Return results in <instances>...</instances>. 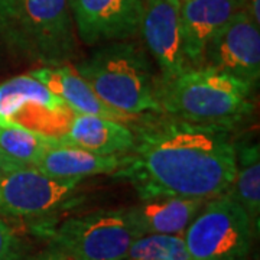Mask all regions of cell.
Listing matches in <instances>:
<instances>
[{"instance_id":"obj_1","label":"cell","mask_w":260,"mask_h":260,"mask_svg":"<svg viewBox=\"0 0 260 260\" xmlns=\"http://www.w3.org/2000/svg\"><path fill=\"white\" fill-rule=\"evenodd\" d=\"M135 143L112 175L140 200H211L230 191L236 175L233 129L146 114L133 126Z\"/></svg>"},{"instance_id":"obj_2","label":"cell","mask_w":260,"mask_h":260,"mask_svg":"<svg viewBox=\"0 0 260 260\" xmlns=\"http://www.w3.org/2000/svg\"><path fill=\"white\" fill-rule=\"evenodd\" d=\"M254 87L213 67H189L156 81L160 114L236 129L254 112Z\"/></svg>"},{"instance_id":"obj_3","label":"cell","mask_w":260,"mask_h":260,"mask_svg":"<svg viewBox=\"0 0 260 260\" xmlns=\"http://www.w3.org/2000/svg\"><path fill=\"white\" fill-rule=\"evenodd\" d=\"M73 68L114 110L136 117L160 114L158 75L145 47L138 42L126 39L103 44Z\"/></svg>"},{"instance_id":"obj_4","label":"cell","mask_w":260,"mask_h":260,"mask_svg":"<svg viewBox=\"0 0 260 260\" xmlns=\"http://www.w3.org/2000/svg\"><path fill=\"white\" fill-rule=\"evenodd\" d=\"M37 233L49 247L78 260H126L140 237L129 208H109L68 217L56 224H39Z\"/></svg>"},{"instance_id":"obj_5","label":"cell","mask_w":260,"mask_h":260,"mask_svg":"<svg viewBox=\"0 0 260 260\" xmlns=\"http://www.w3.org/2000/svg\"><path fill=\"white\" fill-rule=\"evenodd\" d=\"M254 229L230 192L207 200L184 233L192 260H249Z\"/></svg>"},{"instance_id":"obj_6","label":"cell","mask_w":260,"mask_h":260,"mask_svg":"<svg viewBox=\"0 0 260 260\" xmlns=\"http://www.w3.org/2000/svg\"><path fill=\"white\" fill-rule=\"evenodd\" d=\"M23 52L45 67L67 65L75 54L70 0H19Z\"/></svg>"},{"instance_id":"obj_7","label":"cell","mask_w":260,"mask_h":260,"mask_svg":"<svg viewBox=\"0 0 260 260\" xmlns=\"http://www.w3.org/2000/svg\"><path fill=\"white\" fill-rule=\"evenodd\" d=\"M73 114L56 94L32 75H18L0 84V126L15 123L52 138H61Z\"/></svg>"},{"instance_id":"obj_8","label":"cell","mask_w":260,"mask_h":260,"mask_svg":"<svg viewBox=\"0 0 260 260\" xmlns=\"http://www.w3.org/2000/svg\"><path fill=\"white\" fill-rule=\"evenodd\" d=\"M81 179H55L35 167L0 178V214L20 218L47 217L74 201Z\"/></svg>"},{"instance_id":"obj_9","label":"cell","mask_w":260,"mask_h":260,"mask_svg":"<svg viewBox=\"0 0 260 260\" xmlns=\"http://www.w3.org/2000/svg\"><path fill=\"white\" fill-rule=\"evenodd\" d=\"M203 65L249 83L260 80V28L246 9L239 10L205 48Z\"/></svg>"},{"instance_id":"obj_10","label":"cell","mask_w":260,"mask_h":260,"mask_svg":"<svg viewBox=\"0 0 260 260\" xmlns=\"http://www.w3.org/2000/svg\"><path fill=\"white\" fill-rule=\"evenodd\" d=\"M143 0H70L75 34L88 45L139 35Z\"/></svg>"},{"instance_id":"obj_11","label":"cell","mask_w":260,"mask_h":260,"mask_svg":"<svg viewBox=\"0 0 260 260\" xmlns=\"http://www.w3.org/2000/svg\"><path fill=\"white\" fill-rule=\"evenodd\" d=\"M179 0H143L139 34L145 49L159 68V80H168L189 68L182 51Z\"/></svg>"},{"instance_id":"obj_12","label":"cell","mask_w":260,"mask_h":260,"mask_svg":"<svg viewBox=\"0 0 260 260\" xmlns=\"http://www.w3.org/2000/svg\"><path fill=\"white\" fill-rule=\"evenodd\" d=\"M244 0H185L179 6L182 51L188 67H201L211 38L239 12Z\"/></svg>"},{"instance_id":"obj_13","label":"cell","mask_w":260,"mask_h":260,"mask_svg":"<svg viewBox=\"0 0 260 260\" xmlns=\"http://www.w3.org/2000/svg\"><path fill=\"white\" fill-rule=\"evenodd\" d=\"M29 75L44 84L49 91L56 94L68 109L77 114H91L107 117L112 120L120 121L127 126H133L140 117L130 116L119 110H114L110 106L102 102L94 93L88 83L75 73L71 65H55V67H41L32 70Z\"/></svg>"},{"instance_id":"obj_14","label":"cell","mask_w":260,"mask_h":260,"mask_svg":"<svg viewBox=\"0 0 260 260\" xmlns=\"http://www.w3.org/2000/svg\"><path fill=\"white\" fill-rule=\"evenodd\" d=\"M62 145L84 149L102 156H121L135 143L133 129L107 117L73 114L70 126L59 138Z\"/></svg>"},{"instance_id":"obj_15","label":"cell","mask_w":260,"mask_h":260,"mask_svg":"<svg viewBox=\"0 0 260 260\" xmlns=\"http://www.w3.org/2000/svg\"><path fill=\"white\" fill-rule=\"evenodd\" d=\"M207 200L186 197H162L143 200L129 208L130 217L140 236L174 234L184 236L188 225L200 213Z\"/></svg>"},{"instance_id":"obj_16","label":"cell","mask_w":260,"mask_h":260,"mask_svg":"<svg viewBox=\"0 0 260 260\" xmlns=\"http://www.w3.org/2000/svg\"><path fill=\"white\" fill-rule=\"evenodd\" d=\"M120 165V156H102L84 149L56 145L35 168L55 179H81L93 175H112Z\"/></svg>"},{"instance_id":"obj_17","label":"cell","mask_w":260,"mask_h":260,"mask_svg":"<svg viewBox=\"0 0 260 260\" xmlns=\"http://www.w3.org/2000/svg\"><path fill=\"white\" fill-rule=\"evenodd\" d=\"M236 175L230 194L250 218L254 234L260 227V148L251 139L234 140Z\"/></svg>"},{"instance_id":"obj_18","label":"cell","mask_w":260,"mask_h":260,"mask_svg":"<svg viewBox=\"0 0 260 260\" xmlns=\"http://www.w3.org/2000/svg\"><path fill=\"white\" fill-rule=\"evenodd\" d=\"M59 143V138H52L15 123L0 126V149L26 167H37L48 150Z\"/></svg>"},{"instance_id":"obj_19","label":"cell","mask_w":260,"mask_h":260,"mask_svg":"<svg viewBox=\"0 0 260 260\" xmlns=\"http://www.w3.org/2000/svg\"><path fill=\"white\" fill-rule=\"evenodd\" d=\"M126 260H192L184 236L145 234L130 246Z\"/></svg>"},{"instance_id":"obj_20","label":"cell","mask_w":260,"mask_h":260,"mask_svg":"<svg viewBox=\"0 0 260 260\" xmlns=\"http://www.w3.org/2000/svg\"><path fill=\"white\" fill-rule=\"evenodd\" d=\"M0 37L10 49L23 52L19 26V0H0Z\"/></svg>"},{"instance_id":"obj_21","label":"cell","mask_w":260,"mask_h":260,"mask_svg":"<svg viewBox=\"0 0 260 260\" xmlns=\"http://www.w3.org/2000/svg\"><path fill=\"white\" fill-rule=\"evenodd\" d=\"M20 259V244L9 224L0 218V260Z\"/></svg>"},{"instance_id":"obj_22","label":"cell","mask_w":260,"mask_h":260,"mask_svg":"<svg viewBox=\"0 0 260 260\" xmlns=\"http://www.w3.org/2000/svg\"><path fill=\"white\" fill-rule=\"evenodd\" d=\"M23 260H78V259H75V257L70 256V254H67V253H62V251L49 247L48 250L42 251V253H39V254H35V256H30V257H28V259H23Z\"/></svg>"},{"instance_id":"obj_23","label":"cell","mask_w":260,"mask_h":260,"mask_svg":"<svg viewBox=\"0 0 260 260\" xmlns=\"http://www.w3.org/2000/svg\"><path fill=\"white\" fill-rule=\"evenodd\" d=\"M26 167L23 164H20L18 160L12 159L9 155H6L2 149H0V178L6 174H9L12 171H16V169H20V168Z\"/></svg>"},{"instance_id":"obj_24","label":"cell","mask_w":260,"mask_h":260,"mask_svg":"<svg viewBox=\"0 0 260 260\" xmlns=\"http://www.w3.org/2000/svg\"><path fill=\"white\" fill-rule=\"evenodd\" d=\"M244 9L253 22L260 26V0H244Z\"/></svg>"},{"instance_id":"obj_25","label":"cell","mask_w":260,"mask_h":260,"mask_svg":"<svg viewBox=\"0 0 260 260\" xmlns=\"http://www.w3.org/2000/svg\"><path fill=\"white\" fill-rule=\"evenodd\" d=\"M179 2H185V0H179Z\"/></svg>"}]
</instances>
